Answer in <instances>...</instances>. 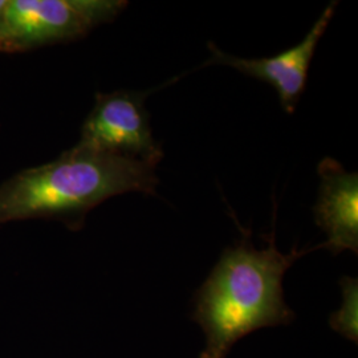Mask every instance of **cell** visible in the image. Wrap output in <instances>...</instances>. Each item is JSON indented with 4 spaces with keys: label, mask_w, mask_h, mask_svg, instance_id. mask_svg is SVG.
Wrapping results in <instances>:
<instances>
[{
    "label": "cell",
    "mask_w": 358,
    "mask_h": 358,
    "mask_svg": "<svg viewBox=\"0 0 358 358\" xmlns=\"http://www.w3.org/2000/svg\"><path fill=\"white\" fill-rule=\"evenodd\" d=\"M317 248H324V243L282 254L273 230L263 250L252 245L250 231L239 243L226 248L194 297L192 320L206 337L199 358H227L232 346L247 334L289 325L294 312L284 300V273L297 259Z\"/></svg>",
    "instance_id": "6da1fadb"
},
{
    "label": "cell",
    "mask_w": 358,
    "mask_h": 358,
    "mask_svg": "<svg viewBox=\"0 0 358 358\" xmlns=\"http://www.w3.org/2000/svg\"><path fill=\"white\" fill-rule=\"evenodd\" d=\"M337 1L329 4L319 20L308 32L301 43L288 48L273 57L242 59L220 51L214 44H208L213 57L208 64H223L232 66L247 76L255 77L271 84L278 92L282 109L294 113L307 84L308 71L312 63L316 47L322 38L327 27L332 20Z\"/></svg>",
    "instance_id": "5b68a950"
},
{
    "label": "cell",
    "mask_w": 358,
    "mask_h": 358,
    "mask_svg": "<svg viewBox=\"0 0 358 358\" xmlns=\"http://www.w3.org/2000/svg\"><path fill=\"white\" fill-rule=\"evenodd\" d=\"M6 3H7V1H4V0H0V15H1L3 10H4V7H6Z\"/></svg>",
    "instance_id": "ba28073f"
},
{
    "label": "cell",
    "mask_w": 358,
    "mask_h": 358,
    "mask_svg": "<svg viewBox=\"0 0 358 358\" xmlns=\"http://www.w3.org/2000/svg\"><path fill=\"white\" fill-rule=\"evenodd\" d=\"M158 182L155 165L75 146L51 164L24 170L0 186V223L81 217L115 195H155Z\"/></svg>",
    "instance_id": "7a4b0ae2"
},
{
    "label": "cell",
    "mask_w": 358,
    "mask_h": 358,
    "mask_svg": "<svg viewBox=\"0 0 358 358\" xmlns=\"http://www.w3.org/2000/svg\"><path fill=\"white\" fill-rule=\"evenodd\" d=\"M343 303L329 316V327L346 340L358 343V280L344 276L340 282Z\"/></svg>",
    "instance_id": "52a82bcc"
},
{
    "label": "cell",
    "mask_w": 358,
    "mask_h": 358,
    "mask_svg": "<svg viewBox=\"0 0 358 358\" xmlns=\"http://www.w3.org/2000/svg\"><path fill=\"white\" fill-rule=\"evenodd\" d=\"M320 192L313 208L316 224L328 236L324 248L334 255L358 251V176L325 158L319 165Z\"/></svg>",
    "instance_id": "8992f818"
},
{
    "label": "cell",
    "mask_w": 358,
    "mask_h": 358,
    "mask_svg": "<svg viewBox=\"0 0 358 358\" xmlns=\"http://www.w3.org/2000/svg\"><path fill=\"white\" fill-rule=\"evenodd\" d=\"M128 3L112 0H11L0 15V50L75 38L110 20Z\"/></svg>",
    "instance_id": "3957f363"
},
{
    "label": "cell",
    "mask_w": 358,
    "mask_h": 358,
    "mask_svg": "<svg viewBox=\"0 0 358 358\" xmlns=\"http://www.w3.org/2000/svg\"><path fill=\"white\" fill-rule=\"evenodd\" d=\"M145 96L138 92L97 94L77 148L140 159L157 166L164 158V150L154 141Z\"/></svg>",
    "instance_id": "277c9868"
}]
</instances>
